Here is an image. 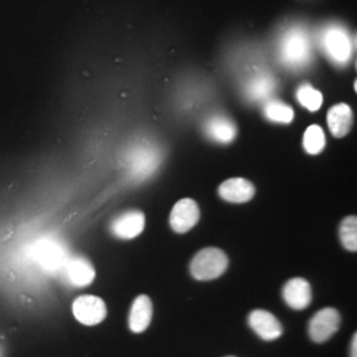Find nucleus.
<instances>
[{"mask_svg":"<svg viewBox=\"0 0 357 357\" xmlns=\"http://www.w3.org/2000/svg\"><path fill=\"white\" fill-rule=\"evenodd\" d=\"M278 53L282 63L291 69H301L310 64L312 43L306 29L301 26H287L278 41Z\"/></svg>","mask_w":357,"mask_h":357,"instance_id":"nucleus-1","label":"nucleus"},{"mask_svg":"<svg viewBox=\"0 0 357 357\" xmlns=\"http://www.w3.org/2000/svg\"><path fill=\"white\" fill-rule=\"evenodd\" d=\"M320 48L332 63L340 66L348 64L352 59L354 43L349 32L339 24H328L320 31Z\"/></svg>","mask_w":357,"mask_h":357,"instance_id":"nucleus-2","label":"nucleus"},{"mask_svg":"<svg viewBox=\"0 0 357 357\" xmlns=\"http://www.w3.org/2000/svg\"><path fill=\"white\" fill-rule=\"evenodd\" d=\"M228 265V257L221 249L206 248L193 257L190 268L195 280L213 281L227 271Z\"/></svg>","mask_w":357,"mask_h":357,"instance_id":"nucleus-3","label":"nucleus"},{"mask_svg":"<svg viewBox=\"0 0 357 357\" xmlns=\"http://www.w3.org/2000/svg\"><path fill=\"white\" fill-rule=\"evenodd\" d=\"M162 163V153L158 146L142 142L135 146L128 156V167L132 178L137 180L150 178Z\"/></svg>","mask_w":357,"mask_h":357,"instance_id":"nucleus-4","label":"nucleus"},{"mask_svg":"<svg viewBox=\"0 0 357 357\" xmlns=\"http://www.w3.org/2000/svg\"><path fill=\"white\" fill-rule=\"evenodd\" d=\"M342 317L337 310L327 307L318 311L308 323L310 337L315 343H326L339 331Z\"/></svg>","mask_w":357,"mask_h":357,"instance_id":"nucleus-5","label":"nucleus"},{"mask_svg":"<svg viewBox=\"0 0 357 357\" xmlns=\"http://www.w3.org/2000/svg\"><path fill=\"white\" fill-rule=\"evenodd\" d=\"M73 315L85 326H96L105 320L107 308L101 298L94 295H81L73 302Z\"/></svg>","mask_w":357,"mask_h":357,"instance_id":"nucleus-6","label":"nucleus"},{"mask_svg":"<svg viewBox=\"0 0 357 357\" xmlns=\"http://www.w3.org/2000/svg\"><path fill=\"white\" fill-rule=\"evenodd\" d=\"M200 220V208L192 199H181L172 208L169 225L176 233H187L196 227Z\"/></svg>","mask_w":357,"mask_h":357,"instance_id":"nucleus-7","label":"nucleus"},{"mask_svg":"<svg viewBox=\"0 0 357 357\" xmlns=\"http://www.w3.org/2000/svg\"><path fill=\"white\" fill-rule=\"evenodd\" d=\"M61 271L65 281L75 287H86L96 278V270L89 259L81 255L69 257Z\"/></svg>","mask_w":357,"mask_h":357,"instance_id":"nucleus-8","label":"nucleus"},{"mask_svg":"<svg viewBox=\"0 0 357 357\" xmlns=\"http://www.w3.org/2000/svg\"><path fill=\"white\" fill-rule=\"evenodd\" d=\"M146 218L141 211H128L113 220L110 230L116 238L132 240L144 229Z\"/></svg>","mask_w":357,"mask_h":357,"instance_id":"nucleus-9","label":"nucleus"},{"mask_svg":"<svg viewBox=\"0 0 357 357\" xmlns=\"http://www.w3.org/2000/svg\"><path fill=\"white\" fill-rule=\"evenodd\" d=\"M248 323L250 328L264 340L271 342L281 337L282 324L280 320L277 319L271 312L265 310H255L250 312Z\"/></svg>","mask_w":357,"mask_h":357,"instance_id":"nucleus-10","label":"nucleus"},{"mask_svg":"<svg viewBox=\"0 0 357 357\" xmlns=\"http://www.w3.org/2000/svg\"><path fill=\"white\" fill-rule=\"evenodd\" d=\"M204 134L211 141L220 144H229L237 137V126L229 116L215 114L205 121Z\"/></svg>","mask_w":357,"mask_h":357,"instance_id":"nucleus-11","label":"nucleus"},{"mask_svg":"<svg viewBox=\"0 0 357 357\" xmlns=\"http://www.w3.org/2000/svg\"><path fill=\"white\" fill-rule=\"evenodd\" d=\"M35 257L38 264L50 271H61L66 259L69 258L64 246L57 241H43L38 243Z\"/></svg>","mask_w":357,"mask_h":357,"instance_id":"nucleus-12","label":"nucleus"},{"mask_svg":"<svg viewBox=\"0 0 357 357\" xmlns=\"http://www.w3.org/2000/svg\"><path fill=\"white\" fill-rule=\"evenodd\" d=\"M218 195L225 202L243 204L255 197V187L252 181L246 178H231L218 187Z\"/></svg>","mask_w":357,"mask_h":357,"instance_id":"nucleus-13","label":"nucleus"},{"mask_svg":"<svg viewBox=\"0 0 357 357\" xmlns=\"http://www.w3.org/2000/svg\"><path fill=\"white\" fill-rule=\"evenodd\" d=\"M286 305L294 310H305L312 301L310 283L303 278H294L284 284L282 290Z\"/></svg>","mask_w":357,"mask_h":357,"instance_id":"nucleus-14","label":"nucleus"},{"mask_svg":"<svg viewBox=\"0 0 357 357\" xmlns=\"http://www.w3.org/2000/svg\"><path fill=\"white\" fill-rule=\"evenodd\" d=\"M153 320V303L147 295H139L130 310L128 327L135 333L146 331Z\"/></svg>","mask_w":357,"mask_h":357,"instance_id":"nucleus-15","label":"nucleus"},{"mask_svg":"<svg viewBox=\"0 0 357 357\" xmlns=\"http://www.w3.org/2000/svg\"><path fill=\"white\" fill-rule=\"evenodd\" d=\"M328 128L335 138H343L354 123V113L352 109L347 103H337L332 106L327 114Z\"/></svg>","mask_w":357,"mask_h":357,"instance_id":"nucleus-16","label":"nucleus"},{"mask_svg":"<svg viewBox=\"0 0 357 357\" xmlns=\"http://www.w3.org/2000/svg\"><path fill=\"white\" fill-rule=\"evenodd\" d=\"M275 89V81L266 75H259L249 81L246 85V97L250 101H265Z\"/></svg>","mask_w":357,"mask_h":357,"instance_id":"nucleus-17","label":"nucleus"},{"mask_svg":"<svg viewBox=\"0 0 357 357\" xmlns=\"http://www.w3.org/2000/svg\"><path fill=\"white\" fill-rule=\"evenodd\" d=\"M264 114L273 123L289 125L294 119L293 107L280 100H270L265 103Z\"/></svg>","mask_w":357,"mask_h":357,"instance_id":"nucleus-18","label":"nucleus"},{"mask_svg":"<svg viewBox=\"0 0 357 357\" xmlns=\"http://www.w3.org/2000/svg\"><path fill=\"white\" fill-rule=\"evenodd\" d=\"M296 100L310 112H318L323 103V96L319 90L310 84H303L296 90Z\"/></svg>","mask_w":357,"mask_h":357,"instance_id":"nucleus-19","label":"nucleus"},{"mask_svg":"<svg viewBox=\"0 0 357 357\" xmlns=\"http://www.w3.org/2000/svg\"><path fill=\"white\" fill-rule=\"evenodd\" d=\"M340 241L348 252L357 250V220L356 216L345 217L339 228Z\"/></svg>","mask_w":357,"mask_h":357,"instance_id":"nucleus-20","label":"nucleus"},{"mask_svg":"<svg viewBox=\"0 0 357 357\" xmlns=\"http://www.w3.org/2000/svg\"><path fill=\"white\" fill-rule=\"evenodd\" d=\"M326 146V135L323 128L318 125H312L307 128L303 137V147L307 153L318 155L323 151Z\"/></svg>","mask_w":357,"mask_h":357,"instance_id":"nucleus-21","label":"nucleus"},{"mask_svg":"<svg viewBox=\"0 0 357 357\" xmlns=\"http://www.w3.org/2000/svg\"><path fill=\"white\" fill-rule=\"evenodd\" d=\"M357 335L355 333L352 337V343H351V357H357Z\"/></svg>","mask_w":357,"mask_h":357,"instance_id":"nucleus-22","label":"nucleus"},{"mask_svg":"<svg viewBox=\"0 0 357 357\" xmlns=\"http://www.w3.org/2000/svg\"><path fill=\"white\" fill-rule=\"evenodd\" d=\"M228 357H234V356H228Z\"/></svg>","mask_w":357,"mask_h":357,"instance_id":"nucleus-23","label":"nucleus"}]
</instances>
